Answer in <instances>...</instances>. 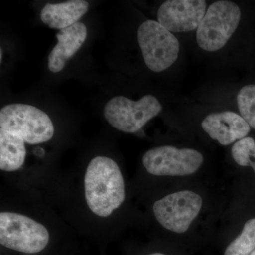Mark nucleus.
Masks as SVG:
<instances>
[{
    "label": "nucleus",
    "mask_w": 255,
    "mask_h": 255,
    "mask_svg": "<svg viewBox=\"0 0 255 255\" xmlns=\"http://www.w3.org/2000/svg\"><path fill=\"white\" fill-rule=\"evenodd\" d=\"M84 184L87 205L100 217L110 216L125 200L123 175L118 164L110 157L98 156L92 159Z\"/></svg>",
    "instance_id": "f257e3e1"
},
{
    "label": "nucleus",
    "mask_w": 255,
    "mask_h": 255,
    "mask_svg": "<svg viewBox=\"0 0 255 255\" xmlns=\"http://www.w3.org/2000/svg\"><path fill=\"white\" fill-rule=\"evenodd\" d=\"M0 129L13 132L31 145L43 143L54 135V127L43 111L28 105L13 104L0 111Z\"/></svg>",
    "instance_id": "f03ea898"
},
{
    "label": "nucleus",
    "mask_w": 255,
    "mask_h": 255,
    "mask_svg": "<svg viewBox=\"0 0 255 255\" xmlns=\"http://www.w3.org/2000/svg\"><path fill=\"white\" fill-rule=\"evenodd\" d=\"M241 18V9L236 3L224 0L213 3L197 28L198 45L206 51L221 49L237 29Z\"/></svg>",
    "instance_id": "7ed1b4c3"
},
{
    "label": "nucleus",
    "mask_w": 255,
    "mask_h": 255,
    "mask_svg": "<svg viewBox=\"0 0 255 255\" xmlns=\"http://www.w3.org/2000/svg\"><path fill=\"white\" fill-rule=\"evenodd\" d=\"M43 225L23 215L11 212L0 214V243L13 251L35 254L45 249L49 242Z\"/></svg>",
    "instance_id": "20e7f679"
},
{
    "label": "nucleus",
    "mask_w": 255,
    "mask_h": 255,
    "mask_svg": "<svg viewBox=\"0 0 255 255\" xmlns=\"http://www.w3.org/2000/svg\"><path fill=\"white\" fill-rule=\"evenodd\" d=\"M137 41L146 65L155 73L172 66L179 56L177 38L158 21L148 20L142 23L137 31Z\"/></svg>",
    "instance_id": "39448f33"
},
{
    "label": "nucleus",
    "mask_w": 255,
    "mask_h": 255,
    "mask_svg": "<svg viewBox=\"0 0 255 255\" xmlns=\"http://www.w3.org/2000/svg\"><path fill=\"white\" fill-rule=\"evenodd\" d=\"M162 107L154 96L147 95L138 101L119 96L111 99L104 109L106 120L120 131L134 133L158 115Z\"/></svg>",
    "instance_id": "423d86ee"
},
{
    "label": "nucleus",
    "mask_w": 255,
    "mask_h": 255,
    "mask_svg": "<svg viewBox=\"0 0 255 255\" xmlns=\"http://www.w3.org/2000/svg\"><path fill=\"white\" fill-rule=\"evenodd\" d=\"M203 199L192 191L172 193L156 201L153 212L159 224L172 232H187L200 213Z\"/></svg>",
    "instance_id": "0eeeda50"
},
{
    "label": "nucleus",
    "mask_w": 255,
    "mask_h": 255,
    "mask_svg": "<svg viewBox=\"0 0 255 255\" xmlns=\"http://www.w3.org/2000/svg\"><path fill=\"white\" fill-rule=\"evenodd\" d=\"M204 162L199 151L178 149L174 146L154 147L145 152L142 164L148 173L155 176L183 177L195 173Z\"/></svg>",
    "instance_id": "6e6552de"
},
{
    "label": "nucleus",
    "mask_w": 255,
    "mask_h": 255,
    "mask_svg": "<svg viewBox=\"0 0 255 255\" xmlns=\"http://www.w3.org/2000/svg\"><path fill=\"white\" fill-rule=\"evenodd\" d=\"M206 12L204 0H168L159 7L157 20L170 32H189L199 27Z\"/></svg>",
    "instance_id": "1a4fd4ad"
},
{
    "label": "nucleus",
    "mask_w": 255,
    "mask_h": 255,
    "mask_svg": "<svg viewBox=\"0 0 255 255\" xmlns=\"http://www.w3.org/2000/svg\"><path fill=\"white\" fill-rule=\"evenodd\" d=\"M201 127L213 140L228 145L246 137L251 127L245 119L233 112L210 114L201 122Z\"/></svg>",
    "instance_id": "9d476101"
},
{
    "label": "nucleus",
    "mask_w": 255,
    "mask_h": 255,
    "mask_svg": "<svg viewBox=\"0 0 255 255\" xmlns=\"http://www.w3.org/2000/svg\"><path fill=\"white\" fill-rule=\"evenodd\" d=\"M87 36L86 26L81 22L60 30L56 34L58 43L48 56V68L52 73H59L63 70L67 61L81 48Z\"/></svg>",
    "instance_id": "9b49d317"
},
{
    "label": "nucleus",
    "mask_w": 255,
    "mask_h": 255,
    "mask_svg": "<svg viewBox=\"0 0 255 255\" xmlns=\"http://www.w3.org/2000/svg\"><path fill=\"white\" fill-rule=\"evenodd\" d=\"M88 9V2L84 0L47 4L41 10V19L48 27L62 30L78 23Z\"/></svg>",
    "instance_id": "f8f14e48"
},
{
    "label": "nucleus",
    "mask_w": 255,
    "mask_h": 255,
    "mask_svg": "<svg viewBox=\"0 0 255 255\" xmlns=\"http://www.w3.org/2000/svg\"><path fill=\"white\" fill-rule=\"evenodd\" d=\"M25 141L13 132L0 129V169L14 172L22 167L26 157Z\"/></svg>",
    "instance_id": "ddd939ff"
},
{
    "label": "nucleus",
    "mask_w": 255,
    "mask_h": 255,
    "mask_svg": "<svg viewBox=\"0 0 255 255\" xmlns=\"http://www.w3.org/2000/svg\"><path fill=\"white\" fill-rule=\"evenodd\" d=\"M255 249V218L248 220L241 234L231 242L224 255H250Z\"/></svg>",
    "instance_id": "4468645a"
},
{
    "label": "nucleus",
    "mask_w": 255,
    "mask_h": 255,
    "mask_svg": "<svg viewBox=\"0 0 255 255\" xmlns=\"http://www.w3.org/2000/svg\"><path fill=\"white\" fill-rule=\"evenodd\" d=\"M237 102L241 117L255 130V85L241 88L238 94Z\"/></svg>",
    "instance_id": "2eb2a0df"
},
{
    "label": "nucleus",
    "mask_w": 255,
    "mask_h": 255,
    "mask_svg": "<svg viewBox=\"0 0 255 255\" xmlns=\"http://www.w3.org/2000/svg\"><path fill=\"white\" fill-rule=\"evenodd\" d=\"M235 162L242 167L251 166L255 173V140L246 137L238 140L231 150Z\"/></svg>",
    "instance_id": "dca6fc26"
},
{
    "label": "nucleus",
    "mask_w": 255,
    "mask_h": 255,
    "mask_svg": "<svg viewBox=\"0 0 255 255\" xmlns=\"http://www.w3.org/2000/svg\"><path fill=\"white\" fill-rule=\"evenodd\" d=\"M147 255H167L163 254V253H152V254Z\"/></svg>",
    "instance_id": "f3484780"
},
{
    "label": "nucleus",
    "mask_w": 255,
    "mask_h": 255,
    "mask_svg": "<svg viewBox=\"0 0 255 255\" xmlns=\"http://www.w3.org/2000/svg\"><path fill=\"white\" fill-rule=\"evenodd\" d=\"M2 60V49H1V53H0V61L1 62Z\"/></svg>",
    "instance_id": "a211bd4d"
},
{
    "label": "nucleus",
    "mask_w": 255,
    "mask_h": 255,
    "mask_svg": "<svg viewBox=\"0 0 255 255\" xmlns=\"http://www.w3.org/2000/svg\"><path fill=\"white\" fill-rule=\"evenodd\" d=\"M250 255H255V249L254 250V251H253V253H252Z\"/></svg>",
    "instance_id": "6ab92c4d"
}]
</instances>
